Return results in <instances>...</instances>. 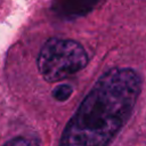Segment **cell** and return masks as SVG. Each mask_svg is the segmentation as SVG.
<instances>
[{
    "label": "cell",
    "mask_w": 146,
    "mask_h": 146,
    "mask_svg": "<svg viewBox=\"0 0 146 146\" xmlns=\"http://www.w3.org/2000/svg\"><path fill=\"white\" fill-rule=\"evenodd\" d=\"M88 54L78 41L50 38L40 49L36 65L41 76L54 83L76 74L88 65Z\"/></svg>",
    "instance_id": "cell-2"
},
{
    "label": "cell",
    "mask_w": 146,
    "mask_h": 146,
    "mask_svg": "<svg viewBox=\"0 0 146 146\" xmlns=\"http://www.w3.org/2000/svg\"><path fill=\"white\" fill-rule=\"evenodd\" d=\"M73 92V88L70 84H59L54 88L52 90V97L57 102H65L67 100Z\"/></svg>",
    "instance_id": "cell-3"
},
{
    "label": "cell",
    "mask_w": 146,
    "mask_h": 146,
    "mask_svg": "<svg viewBox=\"0 0 146 146\" xmlns=\"http://www.w3.org/2000/svg\"><path fill=\"white\" fill-rule=\"evenodd\" d=\"M3 146H40V144L35 139L18 136L7 141Z\"/></svg>",
    "instance_id": "cell-4"
},
{
    "label": "cell",
    "mask_w": 146,
    "mask_h": 146,
    "mask_svg": "<svg viewBox=\"0 0 146 146\" xmlns=\"http://www.w3.org/2000/svg\"><path fill=\"white\" fill-rule=\"evenodd\" d=\"M141 90L130 67L105 72L66 123L59 146H110L130 119Z\"/></svg>",
    "instance_id": "cell-1"
}]
</instances>
